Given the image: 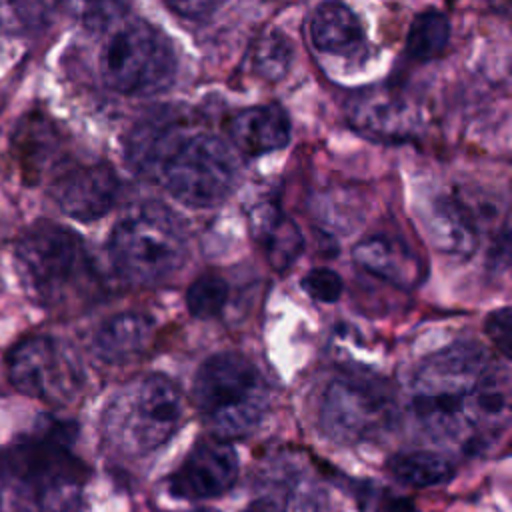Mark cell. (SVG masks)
Segmentation results:
<instances>
[{
	"mask_svg": "<svg viewBox=\"0 0 512 512\" xmlns=\"http://www.w3.org/2000/svg\"><path fill=\"white\" fill-rule=\"evenodd\" d=\"M410 400L428 436L466 450L492 444L510 420L508 372L476 344L428 356L414 374Z\"/></svg>",
	"mask_w": 512,
	"mask_h": 512,
	"instance_id": "6da1fadb",
	"label": "cell"
},
{
	"mask_svg": "<svg viewBox=\"0 0 512 512\" xmlns=\"http://www.w3.org/2000/svg\"><path fill=\"white\" fill-rule=\"evenodd\" d=\"M132 168L154 178L172 198L190 208H214L232 192L236 162L214 134L186 128L170 116L142 120L128 136Z\"/></svg>",
	"mask_w": 512,
	"mask_h": 512,
	"instance_id": "7a4b0ae2",
	"label": "cell"
},
{
	"mask_svg": "<svg viewBox=\"0 0 512 512\" xmlns=\"http://www.w3.org/2000/svg\"><path fill=\"white\" fill-rule=\"evenodd\" d=\"M74 428L44 420L0 454V478L18 512H82L86 466L72 452Z\"/></svg>",
	"mask_w": 512,
	"mask_h": 512,
	"instance_id": "3957f363",
	"label": "cell"
},
{
	"mask_svg": "<svg viewBox=\"0 0 512 512\" xmlns=\"http://www.w3.org/2000/svg\"><path fill=\"white\" fill-rule=\"evenodd\" d=\"M14 262L24 292L46 308L90 300L98 274L82 238L60 224L36 222L16 242Z\"/></svg>",
	"mask_w": 512,
	"mask_h": 512,
	"instance_id": "277c9868",
	"label": "cell"
},
{
	"mask_svg": "<svg viewBox=\"0 0 512 512\" xmlns=\"http://www.w3.org/2000/svg\"><path fill=\"white\" fill-rule=\"evenodd\" d=\"M108 254L114 270L128 284L158 286L184 266L188 232L164 204L144 202L114 226Z\"/></svg>",
	"mask_w": 512,
	"mask_h": 512,
	"instance_id": "5b68a950",
	"label": "cell"
},
{
	"mask_svg": "<svg viewBox=\"0 0 512 512\" xmlns=\"http://www.w3.org/2000/svg\"><path fill=\"white\" fill-rule=\"evenodd\" d=\"M192 398L212 436L232 440L250 434L262 422L270 390L244 354L218 352L198 368Z\"/></svg>",
	"mask_w": 512,
	"mask_h": 512,
	"instance_id": "8992f818",
	"label": "cell"
},
{
	"mask_svg": "<svg viewBox=\"0 0 512 512\" xmlns=\"http://www.w3.org/2000/svg\"><path fill=\"white\" fill-rule=\"evenodd\" d=\"M182 420V394L164 374L138 376L122 386L104 412L108 442L132 456L164 446Z\"/></svg>",
	"mask_w": 512,
	"mask_h": 512,
	"instance_id": "52a82bcc",
	"label": "cell"
},
{
	"mask_svg": "<svg viewBox=\"0 0 512 512\" xmlns=\"http://www.w3.org/2000/svg\"><path fill=\"white\" fill-rule=\"evenodd\" d=\"M108 28L98 70L110 90L126 96H148L172 84L176 54L162 30L140 18H118Z\"/></svg>",
	"mask_w": 512,
	"mask_h": 512,
	"instance_id": "ba28073f",
	"label": "cell"
},
{
	"mask_svg": "<svg viewBox=\"0 0 512 512\" xmlns=\"http://www.w3.org/2000/svg\"><path fill=\"white\" fill-rule=\"evenodd\" d=\"M394 418L396 406L386 386L360 376L332 380L320 404V428L338 444L370 442L388 432Z\"/></svg>",
	"mask_w": 512,
	"mask_h": 512,
	"instance_id": "9c48e42d",
	"label": "cell"
},
{
	"mask_svg": "<svg viewBox=\"0 0 512 512\" xmlns=\"http://www.w3.org/2000/svg\"><path fill=\"white\" fill-rule=\"evenodd\" d=\"M8 376L26 396L66 404L84 386V370L76 352L54 336H30L8 354Z\"/></svg>",
	"mask_w": 512,
	"mask_h": 512,
	"instance_id": "30bf717a",
	"label": "cell"
},
{
	"mask_svg": "<svg viewBox=\"0 0 512 512\" xmlns=\"http://www.w3.org/2000/svg\"><path fill=\"white\" fill-rule=\"evenodd\" d=\"M238 478V454L228 440L208 436L194 444L168 480L170 494L182 500H210L228 492Z\"/></svg>",
	"mask_w": 512,
	"mask_h": 512,
	"instance_id": "8fae6325",
	"label": "cell"
},
{
	"mask_svg": "<svg viewBox=\"0 0 512 512\" xmlns=\"http://www.w3.org/2000/svg\"><path fill=\"white\" fill-rule=\"evenodd\" d=\"M348 120L354 130L380 142H402L420 128L416 102L402 90L378 86L360 92L348 104Z\"/></svg>",
	"mask_w": 512,
	"mask_h": 512,
	"instance_id": "7c38bea8",
	"label": "cell"
},
{
	"mask_svg": "<svg viewBox=\"0 0 512 512\" xmlns=\"http://www.w3.org/2000/svg\"><path fill=\"white\" fill-rule=\"evenodd\" d=\"M118 192L120 180L104 162L72 168L52 184V198L58 208L80 222H94L106 216L116 204Z\"/></svg>",
	"mask_w": 512,
	"mask_h": 512,
	"instance_id": "4fadbf2b",
	"label": "cell"
},
{
	"mask_svg": "<svg viewBox=\"0 0 512 512\" xmlns=\"http://www.w3.org/2000/svg\"><path fill=\"white\" fill-rule=\"evenodd\" d=\"M352 258L368 274L404 290L416 288L426 276L422 258L402 238L382 232L360 240Z\"/></svg>",
	"mask_w": 512,
	"mask_h": 512,
	"instance_id": "5bb4252c",
	"label": "cell"
},
{
	"mask_svg": "<svg viewBox=\"0 0 512 512\" xmlns=\"http://www.w3.org/2000/svg\"><path fill=\"white\" fill-rule=\"evenodd\" d=\"M428 236L436 250L454 258L474 254L480 232L472 210L456 196H438L424 216Z\"/></svg>",
	"mask_w": 512,
	"mask_h": 512,
	"instance_id": "9a60e30c",
	"label": "cell"
},
{
	"mask_svg": "<svg viewBox=\"0 0 512 512\" xmlns=\"http://www.w3.org/2000/svg\"><path fill=\"white\" fill-rule=\"evenodd\" d=\"M228 134L234 146L246 156H260L280 150L290 140V118L278 104L244 108L232 116Z\"/></svg>",
	"mask_w": 512,
	"mask_h": 512,
	"instance_id": "2e32d148",
	"label": "cell"
},
{
	"mask_svg": "<svg viewBox=\"0 0 512 512\" xmlns=\"http://www.w3.org/2000/svg\"><path fill=\"white\" fill-rule=\"evenodd\" d=\"M154 338V322L142 312H120L98 326L94 352L106 364H126L138 358Z\"/></svg>",
	"mask_w": 512,
	"mask_h": 512,
	"instance_id": "e0dca14e",
	"label": "cell"
},
{
	"mask_svg": "<svg viewBox=\"0 0 512 512\" xmlns=\"http://www.w3.org/2000/svg\"><path fill=\"white\" fill-rule=\"evenodd\" d=\"M316 50L334 56H356L366 46L364 26L358 14L340 2L320 4L308 24Z\"/></svg>",
	"mask_w": 512,
	"mask_h": 512,
	"instance_id": "ac0fdd59",
	"label": "cell"
},
{
	"mask_svg": "<svg viewBox=\"0 0 512 512\" xmlns=\"http://www.w3.org/2000/svg\"><path fill=\"white\" fill-rule=\"evenodd\" d=\"M250 230L270 266L278 272L290 268L304 248V238L298 226L272 202L252 208Z\"/></svg>",
	"mask_w": 512,
	"mask_h": 512,
	"instance_id": "d6986e66",
	"label": "cell"
},
{
	"mask_svg": "<svg viewBox=\"0 0 512 512\" xmlns=\"http://www.w3.org/2000/svg\"><path fill=\"white\" fill-rule=\"evenodd\" d=\"M388 472L404 486L410 488H434L454 478V464L430 450L400 452L388 460Z\"/></svg>",
	"mask_w": 512,
	"mask_h": 512,
	"instance_id": "ffe728a7",
	"label": "cell"
},
{
	"mask_svg": "<svg viewBox=\"0 0 512 512\" xmlns=\"http://www.w3.org/2000/svg\"><path fill=\"white\" fill-rule=\"evenodd\" d=\"M450 42V22L442 12H420L408 30L406 52L414 60H432L440 56Z\"/></svg>",
	"mask_w": 512,
	"mask_h": 512,
	"instance_id": "44dd1931",
	"label": "cell"
},
{
	"mask_svg": "<svg viewBox=\"0 0 512 512\" xmlns=\"http://www.w3.org/2000/svg\"><path fill=\"white\" fill-rule=\"evenodd\" d=\"M14 142L26 176H38L56 148L54 130L38 116L24 120Z\"/></svg>",
	"mask_w": 512,
	"mask_h": 512,
	"instance_id": "7402d4cb",
	"label": "cell"
},
{
	"mask_svg": "<svg viewBox=\"0 0 512 512\" xmlns=\"http://www.w3.org/2000/svg\"><path fill=\"white\" fill-rule=\"evenodd\" d=\"M294 58V46L280 30L264 32L254 46L252 64L258 76L276 82L286 76Z\"/></svg>",
	"mask_w": 512,
	"mask_h": 512,
	"instance_id": "603a6c76",
	"label": "cell"
},
{
	"mask_svg": "<svg viewBox=\"0 0 512 512\" xmlns=\"http://www.w3.org/2000/svg\"><path fill=\"white\" fill-rule=\"evenodd\" d=\"M228 294L230 288L224 282V278L216 274H202L190 284L186 292V304L192 316L214 318L224 310Z\"/></svg>",
	"mask_w": 512,
	"mask_h": 512,
	"instance_id": "cb8c5ba5",
	"label": "cell"
},
{
	"mask_svg": "<svg viewBox=\"0 0 512 512\" xmlns=\"http://www.w3.org/2000/svg\"><path fill=\"white\" fill-rule=\"evenodd\" d=\"M304 292L324 304H334L344 290V282L338 272L330 268H314L302 278Z\"/></svg>",
	"mask_w": 512,
	"mask_h": 512,
	"instance_id": "d4e9b609",
	"label": "cell"
},
{
	"mask_svg": "<svg viewBox=\"0 0 512 512\" xmlns=\"http://www.w3.org/2000/svg\"><path fill=\"white\" fill-rule=\"evenodd\" d=\"M486 334L492 340V344L496 346V350L504 358H510V352H512V316H510L508 306H504V308H500V310H496L488 316Z\"/></svg>",
	"mask_w": 512,
	"mask_h": 512,
	"instance_id": "484cf974",
	"label": "cell"
},
{
	"mask_svg": "<svg viewBox=\"0 0 512 512\" xmlns=\"http://www.w3.org/2000/svg\"><path fill=\"white\" fill-rule=\"evenodd\" d=\"M174 12H178L180 16H188V18H202L206 14H210L218 4H208V2H178V4H168Z\"/></svg>",
	"mask_w": 512,
	"mask_h": 512,
	"instance_id": "4316f807",
	"label": "cell"
},
{
	"mask_svg": "<svg viewBox=\"0 0 512 512\" xmlns=\"http://www.w3.org/2000/svg\"><path fill=\"white\" fill-rule=\"evenodd\" d=\"M244 512H284V506H280L272 498H258Z\"/></svg>",
	"mask_w": 512,
	"mask_h": 512,
	"instance_id": "83f0119b",
	"label": "cell"
},
{
	"mask_svg": "<svg viewBox=\"0 0 512 512\" xmlns=\"http://www.w3.org/2000/svg\"><path fill=\"white\" fill-rule=\"evenodd\" d=\"M386 504V512H418V508H414V504L406 498H390Z\"/></svg>",
	"mask_w": 512,
	"mask_h": 512,
	"instance_id": "f1b7e54d",
	"label": "cell"
},
{
	"mask_svg": "<svg viewBox=\"0 0 512 512\" xmlns=\"http://www.w3.org/2000/svg\"><path fill=\"white\" fill-rule=\"evenodd\" d=\"M192 512H220V510H216V508H212V506H200V508H196V510H192Z\"/></svg>",
	"mask_w": 512,
	"mask_h": 512,
	"instance_id": "f546056e",
	"label": "cell"
}]
</instances>
